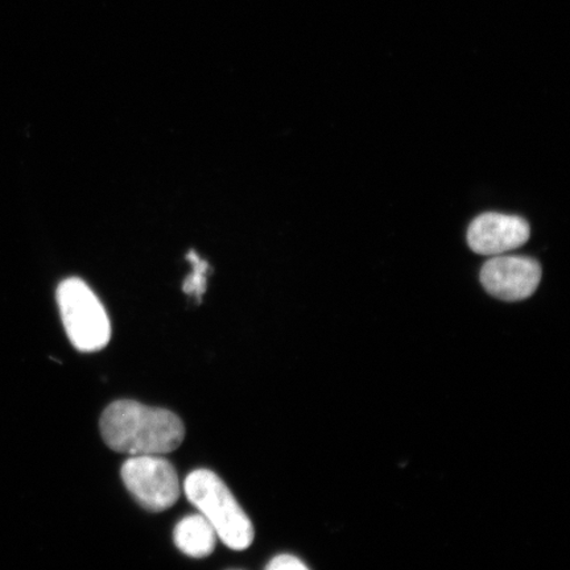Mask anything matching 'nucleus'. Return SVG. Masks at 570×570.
Masks as SVG:
<instances>
[{
	"label": "nucleus",
	"instance_id": "7",
	"mask_svg": "<svg viewBox=\"0 0 570 570\" xmlns=\"http://www.w3.org/2000/svg\"><path fill=\"white\" fill-rule=\"evenodd\" d=\"M217 533L202 514L185 517L174 531L175 544L194 559L208 558L217 544Z\"/></svg>",
	"mask_w": 570,
	"mask_h": 570
},
{
	"label": "nucleus",
	"instance_id": "6",
	"mask_svg": "<svg viewBox=\"0 0 570 570\" xmlns=\"http://www.w3.org/2000/svg\"><path fill=\"white\" fill-rule=\"evenodd\" d=\"M530 239V225L522 217L483 213L468 229V244L475 254L497 256L522 247Z\"/></svg>",
	"mask_w": 570,
	"mask_h": 570
},
{
	"label": "nucleus",
	"instance_id": "3",
	"mask_svg": "<svg viewBox=\"0 0 570 570\" xmlns=\"http://www.w3.org/2000/svg\"><path fill=\"white\" fill-rule=\"evenodd\" d=\"M57 303L68 337L82 353L102 351L111 338L109 316L87 283L69 277L57 289Z\"/></svg>",
	"mask_w": 570,
	"mask_h": 570
},
{
	"label": "nucleus",
	"instance_id": "1",
	"mask_svg": "<svg viewBox=\"0 0 570 570\" xmlns=\"http://www.w3.org/2000/svg\"><path fill=\"white\" fill-rule=\"evenodd\" d=\"M99 426L107 446L131 455L167 454L185 439V426L174 412L134 401L110 404Z\"/></svg>",
	"mask_w": 570,
	"mask_h": 570
},
{
	"label": "nucleus",
	"instance_id": "5",
	"mask_svg": "<svg viewBox=\"0 0 570 570\" xmlns=\"http://www.w3.org/2000/svg\"><path fill=\"white\" fill-rule=\"evenodd\" d=\"M541 281L538 261L529 256L497 255L481 269L483 288L503 302H522L531 297Z\"/></svg>",
	"mask_w": 570,
	"mask_h": 570
},
{
	"label": "nucleus",
	"instance_id": "4",
	"mask_svg": "<svg viewBox=\"0 0 570 570\" xmlns=\"http://www.w3.org/2000/svg\"><path fill=\"white\" fill-rule=\"evenodd\" d=\"M125 487L148 511H166L180 497V482L173 463L160 455H132L120 470Z\"/></svg>",
	"mask_w": 570,
	"mask_h": 570
},
{
	"label": "nucleus",
	"instance_id": "9",
	"mask_svg": "<svg viewBox=\"0 0 570 570\" xmlns=\"http://www.w3.org/2000/svg\"><path fill=\"white\" fill-rule=\"evenodd\" d=\"M266 570H309V568L295 556L281 554L268 562Z\"/></svg>",
	"mask_w": 570,
	"mask_h": 570
},
{
	"label": "nucleus",
	"instance_id": "8",
	"mask_svg": "<svg viewBox=\"0 0 570 570\" xmlns=\"http://www.w3.org/2000/svg\"><path fill=\"white\" fill-rule=\"evenodd\" d=\"M188 259L191 265H194V269H191V273L187 279H185L183 289L185 294L195 296L198 301H202L206 291V281H208L209 265L199 258L195 252L188 254Z\"/></svg>",
	"mask_w": 570,
	"mask_h": 570
},
{
	"label": "nucleus",
	"instance_id": "2",
	"mask_svg": "<svg viewBox=\"0 0 570 570\" xmlns=\"http://www.w3.org/2000/svg\"><path fill=\"white\" fill-rule=\"evenodd\" d=\"M185 495L234 551L247 550L255 538L254 525L229 488L210 470L198 469L184 482Z\"/></svg>",
	"mask_w": 570,
	"mask_h": 570
}]
</instances>
